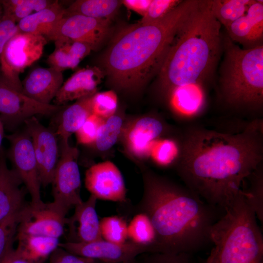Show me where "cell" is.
Returning a JSON list of instances; mask_svg holds the SVG:
<instances>
[{
  "mask_svg": "<svg viewBox=\"0 0 263 263\" xmlns=\"http://www.w3.org/2000/svg\"><path fill=\"white\" fill-rule=\"evenodd\" d=\"M54 41L55 50L48 56L46 63L61 72L76 68L92 51L88 45L65 37H59Z\"/></svg>",
  "mask_w": 263,
  "mask_h": 263,
  "instance_id": "22",
  "label": "cell"
},
{
  "mask_svg": "<svg viewBox=\"0 0 263 263\" xmlns=\"http://www.w3.org/2000/svg\"><path fill=\"white\" fill-rule=\"evenodd\" d=\"M181 153V138L177 140L173 138L161 137L153 143L149 156L158 166L167 167L176 165Z\"/></svg>",
  "mask_w": 263,
  "mask_h": 263,
  "instance_id": "31",
  "label": "cell"
},
{
  "mask_svg": "<svg viewBox=\"0 0 263 263\" xmlns=\"http://www.w3.org/2000/svg\"><path fill=\"white\" fill-rule=\"evenodd\" d=\"M254 0H210L212 13L225 28L244 15Z\"/></svg>",
  "mask_w": 263,
  "mask_h": 263,
  "instance_id": "29",
  "label": "cell"
},
{
  "mask_svg": "<svg viewBox=\"0 0 263 263\" xmlns=\"http://www.w3.org/2000/svg\"><path fill=\"white\" fill-rule=\"evenodd\" d=\"M133 261H134V259H133L132 260L128 261H127V262H122V263H133ZM100 263H103L100 262Z\"/></svg>",
  "mask_w": 263,
  "mask_h": 263,
  "instance_id": "47",
  "label": "cell"
},
{
  "mask_svg": "<svg viewBox=\"0 0 263 263\" xmlns=\"http://www.w3.org/2000/svg\"><path fill=\"white\" fill-rule=\"evenodd\" d=\"M93 113L107 119L115 113L117 97L112 90L96 93L92 96Z\"/></svg>",
  "mask_w": 263,
  "mask_h": 263,
  "instance_id": "36",
  "label": "cell"
},
{
  "mask_svg": "<svg viewBox=\"0 0 263 263\" xmlns=\"http://www.w3.org/2000/svg\"><path fill=\"white\" fill-rule=\"evenodd\" d=\"M103 76L102 70L95 66L77 70L63 82L54 98V104L63 106L70 101L94 95Z\"/></svg>",
  "mask_w": 263,
  "mask_h": 263,
  "instance_id": "19",
  "label": "cell"
},
{
  "mask_svg": "<svg viewBox=\"0 0 263 263\" xmlns=\"http://www.w3.org/2000/svg\"><path fill=\"white\" fill-rule=\"evenodd\" d=\"M243 196L257 219L263 222V166L250 176L244 189Z\"/></svg>",
  "mask_w": 263,
  "mask_h": 263,
  "instance_id": "32",
  "label": "cell"
},
{
  "mask_svg": "<svg viewBox=\"0 0 263 263\" xmlns=\"http://www.w3.org/2000/svg\"><path fill=\"white\" fill-rule=\"evenodd\" d=\"M2 17L9 18L17 23L28 16L51 7L56 0H0Z\"/></svg>",
  "mask_w": 263,
  "mask_h": 263,
  "instance_id": "30",
  "label": "cell"
},
{
  "mask_svg": "<svg viewBox=\"0 0 263 263\" xmlns=\"http://www.w3.org/2000/svg\"><path fill=\"white\" fill-rule=\"evenodd\" d=\"M65 14V8L56 0L51 7L22 19L18 25L20 32L42 36L48 40L56 25Z\"/></svg>",
  "mask_w": 263,
  "mask_h": 263,
  "instance_id": "25",
  "label": "cell"
},
{
  "mask_svg": "<svg viewBox=\"0 0 263 263\" xmlns=\"http://www.w3.org/2000/svg\"><path fill=\"white\" fill-rule=\"evenodd\" d=\"M123 126V118L120 115L115 113L106 119L93 144L95 148L101 151L110 149L119 138Z\"/></svg>",
  "mask_w": 263,
  "mask_h": 263,
  "instance_id": "33",
  "label": "cell"
},
{
  "mask_svg": "<svg viewBox=\"0 0 263 263\" xmlns=\"http://www.w3.org/2000/svg\"><path fill=\"white\" fill-rule=\"evenodd\" d=\"M105 120L95 114H91L75 133L77 143L85 145L93 144Z\"/></svg>",
  "mask_w": 263,
  "mask_h": 263,
  "instance_id": "38",
  "label": "cell"
},
{
  "mask_svg": "<svg viewBox=\"0 0 263 263\" xmlns=\"http://www.w3.org/2000/svg\"><path fill=\"white\" fill-rule=\"evenodd\" d=\"M0 263H33L21 257L13 248L0 261Z\"/></svg>",
  "mask_w": 263,
  "mask_h": 263,
  "instance_id": "43",
  "label": "cell"
},
{
  "mask_svg": "<svg viewBox=\"0 0 263 263\" xmlns=\"http://www.w3.org/2000/svg\"><path fill=\"white\" fill-rule=\"evenodd\" d=\"M220 79L222 100L241 113L260 114L263 105V45L242 49L228 38Z\"/></svg>",
  "mask_w": 263,
  "mask_h": 263,
  "instance_id": "5",
  "label": "cell"
},
{
  "mask_svg": "<svg viewBox=\"0 0 263 263\" xmlns=\"http://www.w3.org/2000/svg\"><path fill=\"white\" fill-rule=\"evenodd\" d=\"M4 130L3 125L0 120V156L5 152L2 147V141L4 137Z\"/></svg>",
  "mask_w": 263,
  "mask_h": 263,
  "instance_id": "44",
  "label": "cell"
},
{
  "mask_svg": "<svg viewBox=\"0 0 263 263\" xmlns=\"http://www.w3.org/2000/svg\"><path fill=\"white\" fill-rule=\"evenodd\" d=\"M64 82L62 72L52 67H37L21 81L22 93L44 104H51Z\"/></svg>",
  "mask_w": 263,
  "mask_h": 263,
  "instance_id": "20",
  "label": "cell"
},
{
  "mask_svg": "<svg viewBox=\"0 0 263 263\" xmlns=\"http://www.w3.org/2000/svg\"><path fill=\"white\" fill-rule=\"evenodd\" d=\"M65 216L52 202L30 203L20 212L17 233L59 239L64 233Z\"/></svg>",
  "mask_w": 263,
  "mask_h": 263,
  "instance_id": "13",
  "label": "cell"
},
{
  "mask_svg": "<svg viewBox=\"0 0 263 263\" xmlns=\"http://www.w3.org/2000/svg\"><path fill=\"white\" fill-rule=\"evenodd\" d=\"M231 124L187 127L176 165L186 187L224 210L242 192L250 175L263 166V119Z\"/></svg>",
  "mask_w": 263,
  "mask_h": 263,
  "instance_id": "1",
  "label": "cell"
},
{
  "mask_svg": "<svg viewBox=\"0 0 263 263\" xmlns=\"http://www.w3.org/2000/svg\"><path fill=\"white\" fill-rule=\"evenodd\" d=\"M151 0H122L127 8L140 14L142 17L146 14Z\"/></svg>",
  "mask_w": 263,
  "mask_h": 263,
  "instance_id": "42",
  "label": "cell"
},
{
  "mask_svg": "<svg viewBox=\"0 0 263 263\" xmlns=\"http://www.w3.org/2000/svg\"><path fill=\"white\" fill-rule=\"evenodd\" d=\"M198 2L182 0L159 20L138 21L119 31L104 58L111 82L120 89L135 91L159 72L176 35Z\"/></svg>",
  "mask_w": 263,
  "mask_h": 263,
  "instance_id": "3",
  "label": "cell"
},
{
  "mask_svg": "<svg viewBox=\"0 0 263 263\" xmlns=\"http://www.w3.org/2000/svg\"><path fill=\"white\" fill-rule=\"evenodd\" d=\"M129 241L147 247L150 252H156V234L151 221L143 212L137 211L127 227Z\"/></svg>",
  "mask_w": 263,
  "mask_h": 263,
  "instance_id": "28",
  "label": "cell"
},
{
  "mask_svg": "<svg viewBox=\"0 0 263 263\" xmlns=\"http://www.w3.org/2000/svg\"><path fill=\"white\" fill-rule=\"evenodd\" d=\"M37 161L41 185L51 184L59 157V142L55 131L41 124L35 116L24 121Z\"/></svg>",
  "mask_w": 263,
  "mask_h": 263,
  "instance_id": "11",
  "label": "cell"
},
{
  "mask_svg": "<svg viewBox=\"0 0 263 263\" xmlns=\"http://www.w3.org/2000/svg\"><path fill=\"white\" fill-rule=\"evenodd\" d=\"M59 246L74 254L103 263L125 262L150 252L147 247L130 241L116 244L103 239L89 243L66 242L59 243Z\"/></svg>",
  "mask_w": 263,
  "mask_h": 263,
  "instance_id": "14",
  "label": "cell"
},
{
  "mask_svg": "<svg viewBox=\"0 0 263 263\" xmlns=\"http://www.w3.org/2000/svg\"><path fill=\"white\" fill-rule=\"evenodd\" d=\"M5 137L10 143L7 156L12 165L11 169L25 185L31 197V203H42L43 202L41 199V183L30 135L25 130L15 132Z\"/></svg>",
  "mask_w": 263,
  "mask_h": 263,
  "instance_id": "10",
  "label": "cell"
},
{
  "mask_svg": "<svg viewBox=\"0 0 263 263\" xmlns=\"http://www.w3.org/2000/svg\"><path fill=\"white\" fill-rule=\"evenodd\" d=\"M128 223L121 216L103 217L100 221V230L102 239L116 244L127 242Z\"/></svg>",
  "mask_w": 263,
  "mask_h": 263,
  "instance_id": "34",
  "label": "cell"
},
{
  "mask_svg": "<svg viewBox=\"0 0 263 263\" xmlns=\"http://www.w3.org/2000/svg\"><path fill=\"white\" fill-rule=\"evenodd\" d=\"M92 96L76 100L74 103L63 107L57 112L58 121L54 130L59 141H69L86 119L93 113Z\"/></svg>",
  "mask_w": 263,
  "mask_h": 263,
  "instance_id": "23",
  "label": "cell"
},
{
  "mask_svg": "<svg viewBox=\"0 0 263 263\" xmlns=\"http://www.w3.org/2000/svg\"><path fill=\"white\" fill-rule=\"evenodd\" d=\"M21 211L7 217L0 222V261L14 248Z\"/></svg>",
  "mask_w": 263,
  "mask_h": 263,
  "instance_id": "35",
  "label": "cell"
},
{
  "mask_svg": "<svg viewBox=\"0 0 263 263\" xmlns=\"http://www.w3.org/2000/svg\"><path fill=\"white\" fill-rule=\"evenodd\" d=\"M3 15V10L1 0H0V21L1 20Z\"/></svg>",
  "mask_w": 263,
  "mask_h": 263,
  "instance_id": "46",
  "label": "cell"
},
{
  "mask_svg": "<svg viewBox=\"0 0 263 263\" xmlns=\"http://www.w3.org/2000/svg\"><path fill=\"white\" fill-rule=\"evenodd\" d=\"M174 113L184 120H191L202 113L204 95L200 85H189L176 88L168 94Z\"/></svg>",
  "mask_w": 263,
  "mask_h": 263,
  "instance_id": "24",
  "label": "cell"
},
{
  "mask_svg": "<svg viewBox=\"0 0 263 263\" xmlns=\"http://www.w3.org/2000/svg\"><path fill=\"white\" fill-rule=\"evenodd\" d=\"M182 0H151L147 11L139 22L148 23L159 20L176 8Z\"/></svg>",
  "mask_w": 263,
  "mask_h": 263,
  "instance_id": "37",
  "label": "cell"
},
{
  "mask_svg": "<svg viewBox=\"0 0 263 263\" xmlns=\"http://www.w3.org/2000/svg\"><path fill=\"white\" fill-rule=\"evenodd\" d=\"M49 263H100V262L74 254L58 246L50 255Z\"/></svg>",
  "mask_w": 263,
  "mask_h": 263,
  "instance_id": "40",
  "label": "cell"
},
{
  "mask_svg": "<svg viewBox=\"0 0 263 263\" xmlns=\"http://www.w3.org/2000/svg\"><path fill=\"white\" fill-rule=\"evenodd\" d=\"M122 4L117 0H77L65 8L64 16L79 14L112 21Z\"/></svg>",
  "mask_w": 263,
  "mask_h": 263,
  "instance_id": "27",
  "label": "cell"
},
{
  "mask_svg": "<svg viewBox=\"0 0 263 263\" xmlns=\"http://www.w3.org/2000/svg\"><path fill=\"white\" fill-rule=\"evenodd\" d=\"M165 131V125L161 120L144 116L123 126L121 135L128 151L137 158L144 159L149 156L153 143Z\"/></svg>",
  "mask_w": 263,
  "mask_h": 263,
  "instance_id": "16",
  "label": "cell"
},
{
  "mask_svg": "<svg viewBox=\"0 0 263 263\" xmlns=\"http://www.w3.org/2000/svg\"><path fill=\"white\" fill-rule=\"evenodd\" d=\"M137 211L150 218L156 234V252L189 254L211 242L216 207L183 187L151 172Z\"/></svg>",
  "mask_w": 263,
  "mask_h": 263,
  "instance_id": "2",
  "label": "cell"
},
{
  "mask_svg": "<svg viewBox=\"0 0 263 263\" xmlns=\"http://www.w3.org/2000/svg\"><path fill=\"white\" fill-rule=\"evenodd\" d=\"M225 29L228 38L233 42L242 45L244 49H251L263 45V0H254L245 13Z\"/></svg>",
  "mask_w": 263,
  "mask_h": 263,
  "instance_id": "18",
  "label": "cell"
},
{
  "mask_svg": "<svg viewBox=\"0 0 263 263\" xmlns=\"http://www.w3.org/2000/svg\"><path fill=\"white\" fill-rule=\"evenodd\" d=\"M47 39L42 36L19 32L6 44L0 58V75L22 93L20 74L42 56Z\"/></svg>",
  "mask_w": 263,
  "mask_h": 263,
  "instance_id": "7",
  "label": "cell"
},
{
  "mask_svg": "<svg viewBox=\"0 0 263 263\" xmlns=\"http://www.w3.org/2000/svg\"><path fill=\"white\" fill-rule=\"evenodd\" d=\"M63 106L37 102L14 89L0 75V120L7 130H14L35 115L55 114Z\"/></svg>",
  "mask_w": 263,
  "mask_h": 263,
  "instance_id": "9",
  "label": "cell"
},
{
  "mask_svg": "<svg viewBox=\"0 0 263 263\" xmlns=\"http://www.w3.org/2000/svg\"><path fill=\"white\" fill-rule=\"evenodd\" d=\"M20 32L18 23L6 17L0 21V58L8 42Z\"/></svg>",
  "mask_w": 263,
  "mask_h": 263,
  "instance_id": "41",
  "label": "cell"
},
{
  "mask_svg": "<svg viewBox=\"0 0 263 263\" xmlns=\"http://www.w3.org/2000/svg\"><path fill=\"white\" fill-rule=\"evenodd\" d=\"M59 157L51 184L54 206L67 214L73 207L81 203V177L78 166L79 150L69 141H59Z\"/></svg>",
  "mask_w": 263,
  "mask_h": 263,
  "instance_id": "8",
  "label": "cell"
},
{
  "mask_svg": "<svg viewBox=\"0 0 263 263\" xmlns=\"http://www.w3.org/2000/svg\"><path fill=\"white\" fill-rule=\"evenodd\" d=\"M214 253V249L213 247L212 249L211 250V253L207 260L206 263H211L212 259L213 257Z\"/></svg>",
  "mask_w": 263,
  "mask_h": 263,
  "instance_id": "45",
  "label": "cell"
},
{
  "mask_svg": "<svg viewBox=\"0 0 263 263\" xmlns=\"http://www.w3.org/2000/svg\"><path fill=\"white\" fill-rule=\"evenodd\" d=\"M133 263H191L189 254L146 252L136 256Z\"/></svg>",
  "mask_w": 263,
  "mask_h": 263,
  "instance_id": "39",
  "label": "cell"
},
{
  "mask_svg": "<svg viewBox=\"0 0 263 263\" xmlns=\"http://www.w3.org/2000/svg\"><path fill=\"white\" fill-rule=\"evenodd\" d=\"M22 183L16 172L8 168L3 152L0 156V222L20 212L27 205L20 187Z\"/></svg>",
  "mask_w": 263,
  "mask_h": 263,
  "instance_id": "21",
  "label": "cell"
},
{
  "mask_svg": "<svg viewBox=\"0 0 263 263\" xmlns=\"http://www.w3.org/2000/svg\"><path fill=\"white\" fill-rule=\"evenodd\" d=\"M213 225L211 263H263V236L257 218L242 193Z\"/></svg>",
  "mask_w": 263,
  "mask_h": 263,
  "instance_id": "6",
  "label": "cell"
},
{
  "mask_svg": "<svg viewBox=\"0 0 263 263\" xmlns=\"http://www.w3.org/2000/svg\"><path fill=\"white\" fill-rule=\"evenodd\" d=\"M17 252L33 263H43L59 246L58 238L38 235L17 234Z\"/></svg>",
  "mask_w": 263,
  "mask_h": 263,
  "instance_id": "26",
  "label": "cell"
},
{
  "mask_svg": "<svg viewBox=\"0 0 263 263\" xmlns=\"http://www.w3.org/2000/svg\"><path fill=\"white\" fill-rule=\"evenodd\" d=\"M96 200L95 197L91 195L86 201L75 207L72 216L66 218L67 242L89 243L103 239L95 209Z\"/></svg>",
  "mask_w": 263,
  "mask_h": 263,
  "instance_id": "17",
  "label": "cell"
},
{
  "mask_svg": "<svg viewBox=\"0 0 263 263\" xmlns=\"http://www.w3.org/2000/svg\"><path fill=\"white\" fill-rule=\"evenodd\" d=\"M221 24L210 0H199L176 35L159 71L160 85L168 94L189 85H201L213 72L220 56Z\"/></svg>",
  "mask_w": 263,
  "mask_h": 263,
  "instance_id": "4",
  "label": "cell"
},
{
  "mask_svg": "<svg viewBox=\"0 0 263 263\" xmlns=\"http://www.w3.org/2000/svg\"><path fill=\"white\" fill-rule=\"evenodd\" d=\"M85 186L97 199L124 203L126 189L122 175L113 162L107 161L91 166L86 171Z\"/></svg>",
  "mask_w": 263,
  "mask_h": 263,
  "instance_id": "15",
  "label": "cell"
},
{
  "mask_svg": "<svg viewBox=\"0 0 263 263\" xmlns=\"http://www.w3.org/2000/svg\"><path fill=\"white\" fill-rule=\"evenodd\" d=\"M112 21L79 14L65 16L58 22L48 41L59 37L82 42L95 50L108 35Z\"/></svg>",
  "mask_w": 263,
  "mask_h": 263,
  "instance_id": "12",
  "label": "cell"
}]
</instances>
